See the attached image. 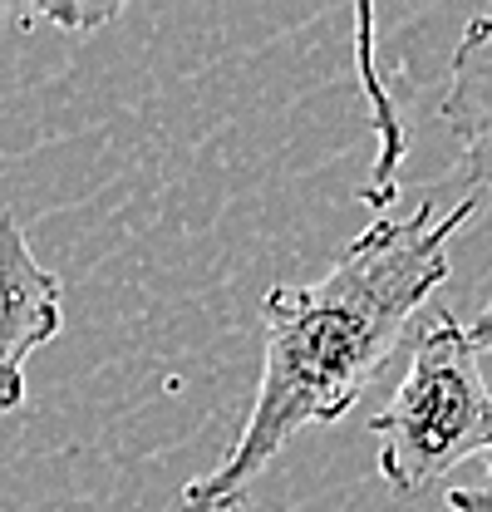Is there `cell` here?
Segmentation results:
<instances>
[{
    "label": "cell",
    "mask_w": 492,
    "mask_h": 512,
    "mask_svg": "<svg viewBox=\"0 0 492 512\" xmlns=\"http://www.w3.org/2000/svg\"><path fill=\"white\" fill-rule=\"evenodd\" d=\"M478 197L448 212L419 202L409 217H374L320 281H281L261 296V380L237 444L183 488V512H232L276 453L310 424H335L389 365L404 330L448 281V242L473 222Z\"/></svg>",
    "instance_id": "6da1fadb"
},
{
    "label": "cell",
    "mask_w": 492,
    "mask_h": 512,
    "mask_svg": "<svg viewBox=\"0 0 492 512\" xmlns=\"http://www.w3.org/2000/svg\"><path fill=\"white\" fill-rule=\"evenodd\" d=\"M374 434L379 478L404 498H419L463 458L492 453V389L483 355L473 350L458 316L438 311L419 330L394 399L374 414Z\"/></svg>",
    "instance_id": "7a4b0ae2"
},
{
    "label": "cell",
    "mask_w": 492,
    "mask_h": 512,
    "mask_svg": "<svg viewBox=\"0 0 492 512\" xmlns=\"http://www.w3.org/2000/svg\"><path fill=\"white\" fill-rule=\"evenodd\" d=\"M64 325L60 276L40 266L20 222L0 217V414L25 404V365Z\"/></svg>",
    "instance_id": "3957f363"
},
{
    "label": "cell",
    "mask_w": 492,
    "mask_h": 512,
    "mask_svg": "<svg viewBox=\"0 0 492 512\" xmlns=\"http://www.w3.org/2000/svg\"><path fill=\"white\" fill-rule=\"evenodd\" d=\"M438 114L463 148V188L492 202V15H473L458 35Z\"/></svg>",
    "instance_id": "277c9868"
},
{
    "label": "cell",
    "mask_w": 492,
    "mask_h": 512,
    "mask_svg": "<svg viewBox=\"0 0 492 512\" xmlns=\"http://www.w3.org/2000/svg\"><path fill=\"white\" fill-rule=\"evenodd\" d=\"M360 74H365V94L374 104V133H379V158H374V178L365 188L369 207H389L394 202V188H399V163H404V128H399V114H394V99L389 89L379 84V69H374V10L360 5Z\"/></svg>",
    "instance_id": "5b68a950"
},
{
    "label": "cell",
    "mask_w": 492,
    "mask_h": 512,
    "mask_svg": "<svg viewBox=\"0 0 492 512\" xmlns=\"http://www.w3.org/2000/svg\"><path fill=\"white\" fill-rule=\"evenodd\" d=\"M20 25H35V20H45V25H60V30H74V35H94L99 25H109L114 15H119V5H74V0H64V5H20V10H10Z\"/></svg>",
    "instance_id": "8992f818"
},
{
    "label": "cell",
    "mask_w": 492,
    "mask_h": 512,
    "mask_svg": "<svg viewBox=\"0 0 492 512\" xmlns=\"http://www.w3.org/2000/svg\"><path fill=\"white\" fill-rule=\"evenodd\" d=\"M483 463H488V483L483 488H453L448 493V512H492V453Z\"/></svg>",
    "instance_id": "52a82bcc"
},
{
    "label": "cell",
    "mask_w": 492,
    "mask_h": 512,
    "mask_svg": "<svg viewBox=\"0 0 492 512\" xmlns=\"http://www.w3.org/2000/svg\"><path fill=\"white\" fill-rule=\"evenodd\" d=\"M468 340H473L478 355H488V365H492V296H488V306L473 316V325H468ZM488 389H492V380H488Z\"/></svg>",
    "instance_id": "ba28073f"
}]
</instances>
